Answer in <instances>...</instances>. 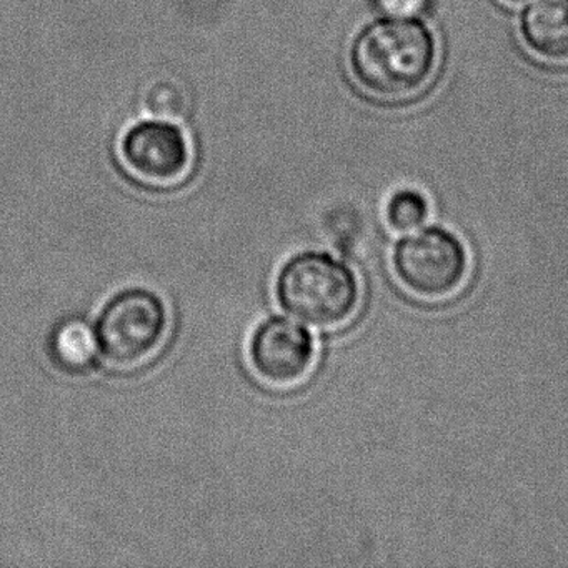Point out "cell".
<instances>
[{"label":"cell","mask_w":568,"mask_h":568,"mask_svg":"<svg viewBox=\"0 0 568 568\" xmlns=\"http://www.w3.org/2000/svg\"><path fill=\"white\" fill-rule=\"evenodd\" d=\"M275 295L292 317L315 328H337L354 317L361 287L354 271L327 252H302L278 272Z\"/></svg>","instance_id":"7a4b0ae2"},{"label":"cell","mask_w":568,"mask_h":568,"mask_svg":"<svg viewBox=\"0 0 568 568\" xmlns=\"http://www.w3.org/2000/svg\"><path fill=\"white\" fill-rule=\"evenodd\" d=\"M525 49L547 64H568V0H531L518 22Z\"/></svg>","instance_id":"52a82bcc"},{"label":"cell","mask_w":568,"mask_h":568,"mask_svg":"<svg viewBox=\"0 0 568 568\" xmlns=\"http://www.w3.org/2000/svg\"><path fill=\"white\" fill-rule=\"evenodd\" d=\"M392 267L412 294L447 297L465 281L468 252L454 232L434 225L398 239L392 252Z\"/></svg>","instance_id":"277c9868"},{"label":"cell","mask_w":568,"mask_h":568,"mask_svg":"<svg viewBox=\"0 0 568 568\" xmlns=\"http://www.w3.org/2000/svg\"><path fill=\"white\" fill-rule=\"evenodd\" d=\"M94 332L99 357L109 368L138 371L154 361L164 347L169 332L168 307L149 288H128L104 305Z\"/></svg>","instance_id":"3957f363"},{"label":"cell","mask_w":568,"mask_h":568,"mask_svg":"<svg viewBox=\"0 0 568 568\" xmlns=\"http://www.w3.org/2000/svg\"><path fill=\"white\" fill-rule=\"evenodd\" d=\"M248 362L255 377L271 388L298 387L315 364V342L311 332L287 317L262 322L248 342Z\"/></svg>","instance_id":"8992f818"},{"label":"cell","mask_w":568,"mask_h":568,"mask_svg":"<svg viewBox=\"0 0 568 568\" xmlns=\"http://www.w3.org/2000/svg\"><path fill=\"white\" fill-rule=\"evenodd\" d=\"M124 171L139 184L172 189L194 169V145L184 129L168 119H145L129 125L118 144Z\"/></svg>","instance_id":"5b68a950"},{"label":"cell","mask_w":568,"mask_h":568,"mask_svg":"<svg viewBox=\"0 0 568 568\" xmlns=\"http://www.w3.org/2000/svg\"><path fill=\"white\" fill-rule=\"evenodd\" d=\"M51 352L65 371H89L99 357L94 328L81 318L65 321L52 334Z\"/></svg>","instance_id":"ba28073f"},{"label":"cell","mask_w":568,"mask_h":568,"mask_svg":"<svg viewBox=\"0 0 568 568\" xmlns=\"http://www.w3.org/2000/svg\"><path fill=\"white\" fill-rule=\"evenodd\" d=\"M430 205L427 197L415 189H400L388 199L385 219L388 227L398 234L417 231L427 222Z\"/></svg>","instance_id":"9c48e42d"},{"label":"cell","mask_w":568,"mask_h":568,"mask_svg":"<svg viewBox=\"0 0 568 568\" xmlns=\"http://www.w3.org/2000/svg\"><path fill=\"white\" fill-rule=\"evenodd\" d=\"M144 105L154 118L169 121L185 115L189 101L181 85L172 81H159L145 92Z\"/></svg>","instance_id":"30bf717a"},{"label":"cell","mask_w":568,"mask_h":568,"mask_svg":"<svg viewBox=\"0 0 568 568\" xmlns=\"http://www.w3.org/2000/svg\"><path fill=\"white\" fill-rule=\"evenodd\" d=\"M501 2L510 8H521V6L530 4L531 0H501Z\"/></svg>","instance_id":"7c38bea8"},{"label":"cell","mask_w":568,"mask_h":568,"mask_svg":"<svg viewBox=\"0 0 568 568\" xmlns=\"http://www.w3.org/2000/svg\"><path fill=\"white\" fill-rule=\"evenodd\" d=\"M437 62V38L417 18L378 19L355 36L348 51L355 84L387 102L424 91L434 79Z\"/></svg>","instance_id":"6da1fadb"},{"label":"cell","mask_w":568,"mask_h":568,"mask_svg":"<svg viewBox=\"0 0 568 568\" xmlns=\"http://www.w3.org/2000/svg\"><path fill=\"white\" fill-rule=\"evenodd\" d=\"M378 9L390 18H417L430 4V0H375Z\"/></svg>","instance_id":"8fae6325"}]
</instances>
